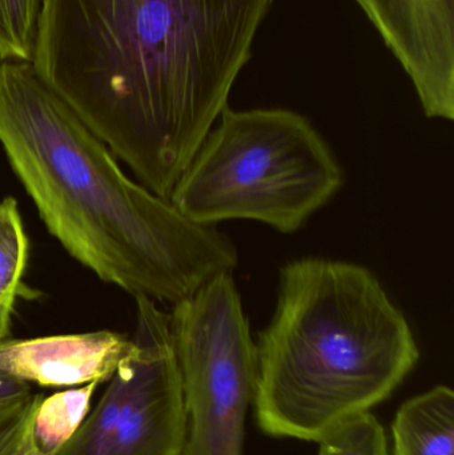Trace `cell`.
<instances>
[{
  "label": "cell",
  "mask_w": 454,
  "mask_h": 455,
  "mask_svg": "<svg viewBox=\"0 0 454 455\" xmlns=\"http://www.w3.org/2000/svg\"><path fill=\"white\" fill-rule=\"evenodd\" d=\"M170 323L187 413L181 455H243L259 358L232 273L176 302Z\"/></svg>",
  "instance_id": "obj_5"
},
{
  "label": "cell",
  "mask_w": 454,
  "mask_h": 455,
  "mask_svg": "<svg viewBox=\"0 0 454 455\" xmlns=\"http://www.w3.org/2000/svg\"><path fill=\"white\" fill-rule=\"evenodd\" d=\"M98 385L93 382L40 398L32 413L31 432L43 454L56 455L75 435L90 413Z\"/></svg>",
  "instance_id": "obj_11"
},
{
  "label": "cell",
  "mask_w": 454,
  "mask_h": 455,
  "mask_svg": "<svg viewBox=\"0 0 454 455\" xmlns=\"http://www.w3.org/2000/svg\"><path fill=\"white\" fill-rule=\"evenodd\" d=\"M28 261V237L18 202L0 200V344L7 339Z\"/></svg>",
  "instance_id": "obj_10"
},
{
  "label": "cell",
  "mask_w": 454,
  "mask_h": 455,
  "mask_svg": "<svg viewBox=\"0 0 454 455\" xmlns=\"http://www.w3.org/2000/svg\"><path fill=\"white\" fill-rule=\"evenodd\" d=\"M35 408H36V406H35ZM32 413H34V411H32ZM32 413L31 416H29L28 421H27L26 427H24L23 435L19 438L15 449H13L12 453L10 455H44L40 451V449L37 448L36 443H35L34 435H32Z\"/></svg>",
  "instance_id": "obj_16"
},
{
  "label": "cell",
  "mask_w": 454,
  "mask_h": 455,
  "mask_svg": "<svg viewBox=\"0 0 454 455\" xmlns=\"http://www.w3.org/2000/svg\"><path fill=\"white\" fill-rule=\"evenodd\" d=\"M132 341L138 379L116 425L95 455H181L187 435L180 369L170 315L148 297H135Z\"/></svg>",
  "instance_id": "obj_6"
},
{
  "label": "cell",
  "mask_w": 454,
  "mask_h": 455,
  "mask_svg": "<svg viewBox=\"0 0 454 455\" xmlns=\"http://www.w3.org/2000/svg\"><path fill=\"white\" fill-rule=\"evenodd\" d=\"M132 350V339L111 331L5 339L0 371L28 385L71 389L108 381Z\"/></svg>",
  "instance_id": "obj_8"
},
{
  "label": "cell",
  "mask_w": 454,
  "mask_h": 455,
  "mask_svg": "<svg viewBox=\"0 0 454 455\" xmlns=\"http://www.w3.org/2000/svg\"><path fill=\"white\" fill-rule=\"evenodd\" d=\"M256 347L259 427L317 443L391 397L420 360L407 317L375 273L322 257L282 267L276 309Z\"/></svg>",
  "instance_id": "obj_3"
},
{
  "label": "cell",
  "mask_w": 454,
  "mask_h": 455,
  "mask_svg": "<svg viewBox=\"0 0 454 455\" xmlns=\"http://www.w3.org/2000/svg\"><path fill=\"white\" fill-rule=\"evenodd\" d=\"M42 0H0V60L34 58Z\"/></svg>",
  "instance_id": "obj_12"
},
{
  "label": "cell",
  "mask_w": 454,
  "mask_h": 455,
  "mask_svg": "<svg viewBox=\"0 0 454 455\" xmlns=\"http://www.w3.org/2000/svg\"><path fill=\"white\" fill-rule=\"evenodd\" d=\"M42 395H29L0 403V455H10Z\"/></svg>",
  "instance_id": "obj_14"
},
{
  "label": "cell",
  "mask_w": 454,
  "mask_h": 455,
  "mask_svg": "<svg viewBox=\"0 0 454 455\" xmlns=\"http://www.w3.org/2000/svg\"><path fill=\"white\" fill-rule=\"evenodd\" d=\"M218 122L170 197L194 223L258 221L288 235L343 187V168L303 115L227 107Z\"/></svg>",
  "instance_id": "obj_4"
},
{
  "label": "cell",
  "mask_w": 454,
  "mask_h": 455,
  "mask_svg": "<svg viewBox=\"0 0 454 455\" xmlns=\"http://www.w3.org/2000/svg\"><path fill=\"white\" fill-rule=\"evenodd\" d=\"M29 393H31V387L28 384L0 371V403L23 397Z\"/></svg>",
  "instance_id": "obj_15"
},
{
  "label": "cell",
  "mask_w": 454,
  "mask_h": 455,
  "mask_svg": "<svg viewBox=\"0 0 454 455\" xmlns=\"http://www.w3.org/2000/svg\"><path fill=\"white\" fill-rule=\"evenodd\" d=\"M429 119L454 120V0H354Z\"/></svg>",
  "instance_id": "obj_7"
},
{
  "label": "cell",
  "mask_w": 454,
  "mask_h": 455,
  "mask_svg": "<svg viewBox=\"0 0 454 455\" xmlns=\"http://www.w3.org/2000/svg\"><path fill=\"white\" fill-rule=\"evenodd\" d=\"M0 146L48 232L103 283L175 305L239 264L229 235L133 181L28 61L0 63Z\"/></svg>",
  "instance_id": "obj_2"
},
{
  "label": "cell",
  "mask_w": 454,
  "mask_h": 455,
  "mask_svg": "<svg viewBox=\"0 0 454 455\" xmlns=\"http://www.w3.org/2000/svg\"><path fill=\"white\" fill-rule=\"evenodd\" d=\"M319 445V455H389L386 430L370 413L346 422Z\"/></svg>",
  "instance_id": "obj_13"
},
{
  "label": "cell",
  "mask_w": 454,
  "mask_h": 455,
  "mask_svg": "<svg viewBox=\"0 0 454 455\" xmlns=\"http://www.w3.org/2000/svg\"><path fill=\"white\" fill-rule=\"evenodd\" d=\"M394 455H454V395L439 385L402 403L392 425Z\"/></svg>",
  "instance_id": "obj_9"
},
{
  "label": "cell",
  "mask_w": 454,
  "mask_h": 455,
  "mask_svg": "<svg viewBox=\"0 0 454 455\" xmlns=\"http://www.w3.org/2000/svg\"><path fill=\"white\" fill-rule=\"evenodd\" d=\"M275 0H42L32 67L170 200L228 107Z\"/></svg>",
  "instance_id": "obj_1"
}]
</instances>
